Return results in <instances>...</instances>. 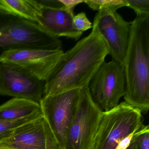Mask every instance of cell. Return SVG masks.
I'll use <instances>...</instances> for the list:
<instances>
[{"mask_svg":"<svg viewBox=\"0 0 149 149\" xmlns=\"http://www.w3.org/2000/svg\"><path fill=\"white\" fill-rule=\"evenodd\" d=\"M109 51L96 28L63 53L45 82L43 97L89 86L90 82L104 62Z\"/></svg>","mask_w":149,"mask_h":149,"instance_id":"6da1fadb","label":"cell"},{"mask_svg":"<svg viewBox=\"0 0 149 149\" xmlns=\"http://www.w3.org/2000/svg\"><path fill=\"white\" fill-rule=\"evenodd\" d=\"M123 65L125 102L146 114L149 109V14L136 16L132 22Z\"/></svg>","mask_w":149,"mask_h":149,"instance_id":"7a4b0ae2","label":"cell"},{"mask_svg":"<svg viewBox=\"0 0 149 149\" xmlns=\"http://www.w3.org/2000/svg\"><path fill=\"white\" fill-rule=\"evenodd\" d=\"M20 48L62 49V44L36 22L0 10V55Z\"/></svg>","mask_w":149,"mask_h":149,"instance_id":"3957f363","label":"cell"},{"mask_svg":"<svg viewBox=\"0 0 149 149\" xmlns=\"http://www.w3.org/2000/svg\"><path fill=\"white\" fill-rule=\"evenodd\" d=\"M142 112L125 102L103 112L92 149H116L120 141L139 129Z\"/></svg>","mask_w":149,"mask_h":149,"instance_id":"277c9868","label":"cell"},{"mask_svg":"<svg viewBox=\"0 0 149 149\" xmlns=\"http://www.w3.org/2000/svg\"><path fill=\"white\" fill-rule=\"evenodd\" d=\"M103 112L93 101L88 86L81 89L76 111L68 130L65 149H92Z\"/></svg>","mask_w":149,"mask_h":149,"instance_id":"5b68a950","label":"cell"},{"mask_svg":"<svg viewBox=\"0 0 149 149\" xmlns=\"http://www.w3.org/2000/svg\"><path fill=\"white\" fill-rule=\"evenodd\" d=\"M81 89L43 97L40 103L45 121L57 143L63 149L68 130L76 111Z\"/></svg>","mask_w":149,"mask_h":149,"instance_id":"8992f818","label":"cell"},{"mask_svg":"<svg viewBox=\"0 0 149 149\" xmlns=\"http://www.w3.org/2000/svg\"><path fill=\"white\" fill-rule=\"evenodd\" d=\"M126 87L123 65L114 60L101 65L88 86L93 101L104 111L118 105Z\"/></svg>","mask_w":149,"mask_h":149,"instance_id":"52a82bcc","label":"cell"},{"mask_svg":"<svg viewBox=\"0 0 149 149\" xmlns=\"http://www.w3.org/2000/svg\"><path fill=\"white\" fill-rule=\"evenodd\" d=\"M63 53L62 49H15L1 53L0 62L15 64L45 82Z\"/></svg>","mask_w":149,"mask_h":149,"instance_id":"ba28073f","label":"cell"},{"mask_svg":"<svg viewBox=\"0 0 149 149\" xmlns=\"http://www.w3.org/2000/svg\"><path fill=\"white\" fill-rule=\"evenodd\" d=\"M132 22L125 20L116 12L105 9L98 11L93 25L104 41L113 60L123 64Z\"/></svg>","mask_w":149,"mask_h":149,"instance_id":"9c48e42d","label":"cell"},{"mask_svg":"<svg viewBox=\"0 0 149 149\" xmlns=\"http://www.w3.org/2000/svg\"><path fill=\"white\" fill-rule=\"evenodd\" d=\"M45 82L15 64L0 62V95L40 103Z\"/></svg>","mask_w":149,"mask_h":149,"instance_id":"30bf717a","label":"cell"},{"mask_svg":"<svg viewBox=\"0 0 149 149\" xmlns=\"http://www.w3.org/2000/svg\"><path fill=\"white\" fill-rule=\"evenodd\" d=\"M40 3L37 15V24L47 33L55 37H66L75 40L81 36L83 32L78 31L74 26L73 12L65 6L54 8Z\"/></svg>","mask_w":149,"mask_h":149,"instance_id":"8fae6325","label":"cell"},{"mask_svg":"<svg viewBox=\"0 0 149 149\" xmlns=\"http://www.w3.org/2000/svg\"><path fill=\"white\" fill-rule=\"evenodd\" d=\"M45 124L43 116L21 126L10 137L0 142V148L46 149Z\"/></svg>","mask_w":149,"mask_h":149,"instance_id":"7c38bea8","label":"cell"},{"mask_svg":"<svg viewBox=\"0 0 149 149\" xmlns=\"http://www.w3.org/2000/svg\"><path fill=\"white\" fill-rule=\"evenodd\" d=\"M42 112L39 103L13 97L0 105V119L18 120Z\"/></svg>","mask_w":149,"mask_h":149,"instance_id":"4fadbf2b","label":"cell"},{"mask_svg":"<svg viewBox=\"0 0 149 149\" xmlns=\"http://www.w3.org/2000/svg\"><path fill=\"white\" fill-rule=\"evenodd\" d=\"M40 6L39 1L0 0L1 11L36 23Z\"/></svg>","mask_w":149,"mask_h":149,"instance_id":"5bb4252c","label":"cell"},{"mask_svg":"<svg viewBox=\"0 0 149 149\" xmlns=\"http://www.w3.org/2000/svg\"><path fill=\"white\" fill-rule=\"evenodd\" d=\"M43 116L42 112L15 120L0 119V142L9 138L21 126Z\"/></svg>","mask_w":149,"mask_h":149,"instance_id":"9a60e30c","label":"cell"},{"mask_svg":"<svg viewBox=\"0 0 149 149\" xmlns=\"http://www.w3.org/2000/svg\"><path fill=\"white\" fill-rule=\"evenodd\" d=\"M84 2L91 8L98 12L102 9L116 12L118 8L127 7L125 0H85Z\"/></svg>","mask_w":149,"mask_h":149,"instance_id":"2e32d148","label":"cell"},{"mask_svg":"<svg viewBox=\"0 0 149 149\" xmlns=\"http://www.w3.org/2000/svg\"><path fill=\"white\" fill-rule=\"evenodd\" d=\"M127 7L132 8L139 16L149 14V0H125Z\"/></svg>","mask_w":149,"mask_h":149,"instance_id":"e0dca14e","label":"cell"},{"mask_svg":"<svg viewBox=\"0 0 149 149\" xmlns=\"http://www.w3.org/2000/svg\"><path fill=\"white\" fill-rule=\"evenodd\" d=\"M73 22L75 28L83 33L92 28V23L89 20L84 13H79L74 16Z\"/></svg>","mask_w":149,"mask_h":149,"instance_id":"ac0fdd59","label":"cell"},{"mask_svg":"<svg viewBox=\"0 0 149 149\" xmlns=\"http://www.w3.org/2000/svg\"><path fill=\"white\" fill-rule=\"evenodd\" d=\"M46 149H63L60 147L56 140L51 130L46 122Z\"/></svg>","mask_w":149,"mask_h":149,"instance_id":"d6986e66","label":"cell"},{"mask_svg":"<svg viewBox=\"0 0 149 149\" xmlns=\"http://www.w3.org/2000/svg\"><path fill=\"white\" fill-rule=\"evenodd\" d=\"M138 146L139 149H149V125H145L139 136Z\"/></svg>","mask_w":149,"mask_h":149,"instance_id":"ffe728a7","label":"cell"},{"mask_svg":"<svg viewBox=\"0 0 149 149\" xmlns=\"http://www.w3.org/2000/svg\"><path fill=\"white\" fill-rule=\"evenodd\" d=\"M142 127V126H141ZM141 127L137 130L135 131L132 133H131L130 135H128L127 136L123 139L120 143L118 145L116 149H126L128 148V146H130L132 139L136 136V134L140 130Z\"/></svg>","mask_w":149,"mask_h":149,"instance_id":"44dd1931","label":"cell"},{"mask_svg":"<svg viewBox=\"0 0 149 149\" xmlns=\"http://www.w3.org/2000/svg\"><path fill=\"white\" fill-rule=\"evenodd\" d=\"M66 8L73 12L75 7L78 4L84 2L82 0H60Z\"/></svg>","mask_w":149,"mask_h":149,"instance_id":"7402d4cb","label":"cell"},{"mask_svg":"<svg viewBox=\"0 0 149 149\" xmlns=\"http://www.w3.org/2000/svg\"><path fill=\"white\" fill-rule=\"evenodd\" d=\"M145 126V125L144 124L142 125V127L139 131L138 132L132 139L130 146L126 149H139L138 146V136L139 134L143 131Z\"/></svg>","mask_w":149,"mask_h":149,"instance_id":"603a6c76","label":"cell"},{"mask_svg":"<svg viewBox=\"0 0 149 149\" xmlns=\"http://www.w3.org/2000/svg\"><path fill=\"white\" fill-rule=\"evenodd\" d=\"M0 149H4V148H0Z\"/></svg>","mask_w":149,"mask_h":149,"instance_id":"cb8c5ba5","label":"cell"}]
</instances>
